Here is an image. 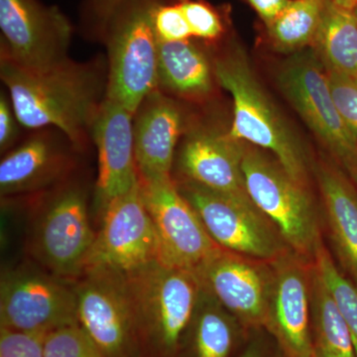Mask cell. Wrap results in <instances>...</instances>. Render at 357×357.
Segmentation results:
<instances>
[{"instance_id":"277c9868","label":"cell","mask_w":357,"mask_h":357,"mask_svg":"<svg viewBox=\"0 0 357 357\" xmlns=\"http://www.w3.org/2000/svg\"><path fill=\"white\" fill-rule=\"evenodd\" d=\"M141 342L160 356L180 349L198 310L203 286L192 270L157 262L128 278Z\"/></svg>"},{"instance_id":"d6a6232c","label":"cell","mask_w":357,"mask_h":357,"mask_svg":"<svg viewBox=\"0 0 357 357\" xmlns=\"http://www.w3.org/2000/svg\"><path fill=\"white\" fill-rule=\"evenodd\" d=\"M7 91L0 95V150L1 153L10 151L20 137V121L14 112L10 96Z\"/></svg>"},{"instance_id":"74e56055","label":"cell","mask_w":357,"mask_h":357,"mask_svg":"<svg viewBox=\"0 0 357 357\" xmlns=\"http://www.w3.org/2000/svg\"><path fill=\"white\" fill-rule=\"evenodd\" d=\"M311 357H319L318 356H317L316 354H314H314H312V356Z\"/></svg>"},{"instance_id":"e0dca14e","label":"cell","mask_w":357,"mask_h":357,"mask_svg":"<svg viewBox=\"0 0 357 357\" xmlns=\"http://www.w3.org/2000/svg\"><path fill=\"white\" fill-rule=\"evenodd\" d=\"M185 134L175 158L181 181L227 196L251 199L243 172L246 143L213 128H192Z\"/></svg>"},{"instance_id":"f35d334b","label":"cell","mask_w":357,"mask_h":357,"mask_svg":"<svg viewBox=\"0 0 357 357\" xmlns=\"http://www.w3.org/2000/svg\"><path fill=\"white\" fill-rule=\"evenodd\" d=\"M356 13H357V9H356Z\"/></svg>"},{"instance_id":"e575fe53","label":"cell","mask_w":357,"mask_h":357,"mask_svg":"<svg viewBox=\"0 0 357 357\" xmlns=\"http://www.w3.org/2000/svg\"><path fill=\"white\" fill-rule=\"evenodd\" d=\"M257 13L265 23L269 25L282 13L287 8L291 0H245Z\"/></svg>"},{"instance_id":"9c48e42d","label":"cell","mask_w":357,"mask_h":357,"mask_svg":"<svg viewBox=\"0 0 357 357\" xmlns=\"http://www.w3.org/2000/svg\"><path fill=\"white\" fill-rule=\"evenodd\" d=\"M100 215L102 227L84 272L103 270L128 279L161 262L158 236L139 184L110 202Z\"/></svg>"},{"instance_id":"836d02e7","label":"cell","mask_w":357,"mask_h":357,"mask_svg":"<svg viewBox=\"0 0 357 357\" xmlns=\"http://www.w3.org/2000/svg\"><path fill=\"white\" fill-rule=\"evenodd\" d=\"M238 357H285L271 335L265 330L255 331L249 335Z\"/></svg>"},{"instance_id":"4fadbf2b","label":"cell","mask_w":357,"mask_h":357,"mask_svg":"<svg viewBox=\"0 0 357 357\" xmlns=\"http://www.w3.org/2000/svg\"><path fill=\"white\" fill-rule=\"evenodd\" d=\"M196 273L204 290L248 332L265 330L274 283L272 261L222 248Z\"/></svg>"},{"instance_id":"52a82bcc","label":"cell","mask_w":357,"mask_h":357,"mask_svg":"<svg viewBox=\"0 0 357 357\" xmlns=\"http://www.w3.org/2000/svg\"><path fill=\"white\" fill-rule=\"evenodd\" d=\"M175 181L220 248L266 261H274L292 250L274 223L251 199L227 196L185 181Z\"/></svg>"},{"instance_id":"d6986e66","label":"cell","mask_w":357,"mask_h":357,"mask_svg":"<svg viewBox=\"0 0 357 357\" xmlns=\"http://www.w3.org/2000/svg\"><path fill=\"white\" fill-rule=\"evenodd\" d=\"M185 131L184 112L172 96L157 89L143 100L133 119L139 180L172 177L178 140Z\"/></svg>"},{"instance_id":"7a4b0ae2","label":"cell","mask_w":357,"mask_h":357,"mask_svg":"<svg viewBox=\"0 0 357 357\" xmlns=\"http://www.w3.org/2000/svg\"><path fill=\"white\" fill-rule=\"evenodd\" d=\"M213 67L218 83L229 91L234 102L229 135L271 152L296 181L309 187L306 152L268 98L243 52H230L217 59Z\"/></svg>"},{"instance_id":"3957f363","label":"cell","mask_w":357,"mask_h":357,"mask_svg":"<svg viewBox=\"0 0 357 357\" xmlns=\"http://www.w3.org/2000/svg\"><path fill=\"white\" fill-rule=\"evenodd\" d=\"M243 172L253 204L274 223L294 252L314 261L324 241L323 218L309 187L296 181L275 157L248 145Z\"/></svg>"},{"instance_id":"7c38bea8","label":"cell","mask_w":357,"mask_h":357,"mask_svg":"<svg viewBox=\"0 0 357 357\" xmlns=\"http://www.w3.org/2000/svg\"><path fill=\"white\" fill-rule=\"evenodd\" d=\"M141 196L156 229L161 262L196 272L220 252L173 177L139 180Z\"/></svg>"},{"instance_id":"9a60e30c","label":"cell","mask_w":357,"mask_h":357,"mask_svg":"<svg viewBox=\"0 0 357 357\" xmlns=\"http://www.w3.org/2000/svg\"><path fill=\"white\" fill-rule=\"evenodd\" d=\"M274 283L265 331L285 357H311L314 261L293 250L272 261Z\"/></svg>"},{"instance_id":"f1b7e54d","label":"cell","mask_w":357,"mask_h":357,"mask_svg":"<svg viewBox=\"0 0 357 357\" xmlns=\"http://www.w3.org/2000/svg\"><path fill=\"white\" fill-rule=\"evenodd\" d=\"M152 21L159 42L189 41L192 37L178 0H157Z\"/></svg>"},{"instance_id":"cb8c5ba5","label":"cell","mask_w":357,"mask_h":357,"mask_svg":"<svg viewBox=\"0 0 357 357\" xmlns=\"http://www.w3.org/2000/svg\"><path fill=\"white\" fill-rule=\"evenodd\" d=\"M314 43L326 69L357 79V13L328 0Z\"/></svg>"},{"instance_id":"5b68a950","label":"cell","mask_w":357,"mask_h":357,"mask_svg":"<svg viewBox=\"0 0 357 357\" xmlns=\"http://www.w3.org/2000/svg\"><path fill=\"white\" fill-rule=\"evenodd\" d=\"M157 0H131L110 21L102 42L107 50V100L133 115L158 89L159 41L152 13Z\"/></svg>"},{"instance_id":"4dcf8cb0","label":"cell","mask_w":357,"mask_h":357,"mask_svg":"<svg viewBox=\"0 0 357 357\" xmlns=\"http://www.w3.org/2000/svg\"><path fill=\"white\" fill-rule=\"evenodd\" d=\"M326 70L335 105L357 143V79Z\"/></svg>"},{"instance_id":"7402d4cb","label":"cell","mask_w":357,"mask_h":357,"mask_svg":"<svg viewBox=\"0 0 357 357\" xmlns=\"http://www.w3.org/2000/svg\"><path fill=\"white\" fill-rule=\"evenodd\" d=\"M192 330L194 357H230L251 333L204 288Z\"/></svg>"},{"instance_id":"1f68e13d","label":"cell","mask_w":357,"mask_h":357,"mask_svg":"<svg viewBox=\"0 0 357 357\" xmlns=\"http://www.w3.org/2000/svg\"><path fill=\"white\" fill-rule=\"evenodd\" d=\"M46 335L0 326V357H45Z\"/></svg>"},{"instance_id":"ffe728a7","label":"cell","mask_w":357,"mask_h":357,"mask_svg":"<svg viewBox=\"0 0 357 357\" xmlns=\"http://www.w3.org/2000/svg\"><path fill=\"white\" fill-rule=\"evenodd\" d=\"M323 231L335 262L357 288V188L337 163L316 167Z\"/></svg>"},{"instance_id":"f546056e","label":"cell","mask_w":357,"mask_h":357,"mask_svg":"<svg viewBox=\"0 0 357 357\" xmlns=\"http://www.w3.org/2000/svg\"><path fill=\"white\" fill-rule=\"evenodd\" d=\"M131 0H84L81 7V30L91 39L102 41L110 21Z\"/></svg>"},{"instance_id":"6da1fadb","label":"cell","mask_w":357,"mask_h":357,"mask_svg":"<svg viewBox=\"0 0 357 357\" xmlns=\"http://www.w3.org/2000/svg\"><path fill=\"white\" fill-rule=\"evenodd\" d=\"M0 77L23 128H55L77 150H84L105 98L107 64L102 58L77 63L68 59L33 70L0 59Z\"/></svg>"},{"instance_id":"ac0fdd59","label":"cell","mask_w":357,"mask_h":357,"mask_svg":"<svg viewBox=\"0 0 357 357\" xmlns=\"http://www.w3.org/2000/svg\"><path fill=\"white\" fill-rule=\"evenodd\" d=\"M134 115L105 98L91 131L98 149L96 204L98 211L139 184L133 132Z\"/></svg>"},{"instance_id":"484cf974","label":"cell","mask_w":357,"mask_h":357,"mask_svg":"<svg viewBox=\"0 0 357 357\" xmlns=\"http://www.w3.org/2000/svg\"><path fill=\"white\" fill-rule=\"evenodd\" d=\"M314 263L344 316L357 357V288L338 267L325 241L317 249Z\"/></svg>"},{"instance_id":"83f0119b","label":"cell","mask_w":357,"mask_h":357,"mask_svg":"<svg viewBox=\"0 0 357 357\" xmlns=\"http://www.w3.org/2000/svg\"><path fill=\"white\" fill-rule=\"evenodd\" d=\"M192 37L217 41L225 34V27L222 14L215 7L204 0H178Z\"/></svg>"},{"instance_id":"8d00e7d4","label":"cell","mask_w":357,"mask_h":357,"mask_svg":"<svg viewBox=\"0 0 357 357\" xmlns=\"http://www.w3.org/2000/svg\"><path fill=\"white\" fill-rule=\"evenodd\" d=\"M338 6L349 9V10H356L357 0H333Z\"/></svg>"},{"instance_id":"44dd1931","label":"cell","mask_w":357,"mask_h":357,"mask_svg":"<svg viewBox=\"0 0 357 357\" xmlns=\"http://www.w3.org/2000/svg\"><path fill=\"white\" fill-rule=\"evenodd\" d=\"M215 67L196 44L159 42L158 89L185 100H203L213 91Z\"/></svg>"},{"instance_id":"8fae6325","label":"cell","mask_w":357,"mask_h":357,"mask_svg":"<svg viewBox=\"0 0 357 357\" xmlns=\"http://www.w3.org/2000/svg\"><path fill=\"white\" fill-rule=\"evenodd\" d=\"M0 59L47 69L69 58L74 27L58 6L40 0H0Z\"/></svg>"},{"instance_id":"5bb4252c","label":"cell","mask_w":357,"mask_h":357,"mask_svg":"<svg viewBox=\"0 0 357 357\" xmlns=\"http://www.w3.org/2000/svg\"><path fill=\"white\" fill-rule=\"evenodd\" d=\"M279 81L303 121L338 165L351 162L357 155V143L335 105L326 70L314 58L302 56L284 67Z\"/></svg>"},{"instance_id":"603a6c76","label":"cell","mask_w":357,"mask_h":357,"mask_svg":"<svg viewBox=\"0 0 357 357\" xmlns=\"http://www.w3.org/2000/svg\"><path fill=\"white\" fill-rule=\"evenodd\" d=\"M312 347L319 357H356L347 323L314 266L311 289Z\"/></svg>"},{"instance_id":"8992f818","label":"cell","mask_w":357,"mask_h":357,"mask_svg":"<svg viewBox=\"0 0 357 357\" xmlns=\"http://www.w3.org/2000/svg\"><path fill=\"white\" fill-rule=\"evenodd\" d=\"M96 234L89 222L88 192L76 182L53 188L33 230L35 257L50 273L70 282L84 274Z\"/></svg>"},{"instance_id":"d4e9b609","label":"cell","mask_w":357,"mask_h":357,"mask_svg":"<svg viewBox=\"0 0 357 357\" xmlns=\"http://www.w3.org/2000/svg\"><path fill=\"white\" fill-rule=\"evenodd\" d=\"M328 0H291L269 25L268 33L275 47L294 51L314 43Z\"/></svg>"},{"instance_id":"30bf717a","label":"cell","mask_w":357,"mask_h":357,"mask_svg":"<svg viewBox=\"0 0 357 357\" xmlns=\"http://www.w3.org/2000/svg\"><path fill=\"white\" fill-rule=\"evenodd\" d=\"M77 324L75 282L31 267L3 271L0 280V326L48 333Z\"/></svg>"},{"instance_id":"ba28073f","label":"cell","mask_w":357,"mask_h":357,"mask_svg":"<svg viewBox=\"0 0 357 357\" xmlns=\"http://www.w3.org/2000/svg\"><path fill=\"white\" fill-rule=\"evenodd\" d=\"M77 324L105 357H138L141 337L128 279L86 270L75 282Z\"/></svg>"},{"instance_id":"d590c367","label":"cell","mask_w":357,"mask_h":357,"mask_svg":"<svg viewBox=\"0 0 357 357\" xmlns=\"http://www.w3.org/2000/svg\"><path fill=\"white\" fill-rule=\"evenodd\" d=\"M347 175L351 178V182L357 188V155L347 165L342 167Z\"/></svg>"},{"instance_id":"2e32d148","label":"cell","mask_w":357,"mask_h":357,"mask_svg":"<svg viewBox=\"0 0 357 357\" xmlns=\"http://www.w3.org/2000/svg\"><path fill=\"white\" fill-rule=\"evenodd\" d=\"M18 146L4 155L0 163L2 198L32 194L55 188L67 181L74 168L70 149H76L55 128L34 130Z\"/></svg>"},{"instance_id":"4316f807","label":"cell","mask_w":357,"mask_h":357,"mask_svg":"<svg viewBox=\"0 0 357 357\" xmlns=\"http://www.w3.org/2000/svg\"><path fill=\"white\" fill-rule=\"evenodd\" d=\"M45 357H105L79 324L47 333Z\"/></svg>"}]
</instances>
